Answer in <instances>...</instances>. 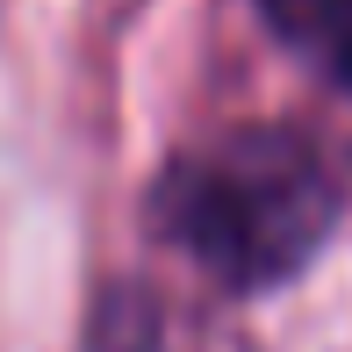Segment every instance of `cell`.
Segmentation results:
<instances>
[{
    "label": "cell",
    "mask_w": 352,
    "mask_h": 352,
    "mask_svg": "<svg viewBox=\"0 0 352 352\" xmlns=\"http://www.w3.org/2000/svg\"><path fill=\"white\" fill-rule=\"evenodd\" d=\"M151 230L230 295H266L324 252L345 180L324 144L287 122H245L180 151L151 180Z\"/></svg>",
    "instance_id": "6da1fadb"
},
{
    "label": "cell",
    "mask_w": 352,
    "mask_h": 352,
    "mask_svg": "<svg viewBox=\"0 0 352 352\" xmlns=\"http://www.w3.org/2000/svg\"><path fill=\"white\" fill-rule=\"evenodd\" d=\"M259 14L295 58L352 94V0H259Z\"/></svg>",
    "instance_id": "7a4b0ae2"
},
{
    "label": "cell",
    "mask_w": 352,
    "mask_h": 352,
    "mask_svg": "<svg viewBox=\"0 0 352 352\" xmlns=\"http://www.w3.org/2000/svg\"><path fill=\"white\" fill-rule=\"evenodd\" d=\"M158 345H166V316L151 287H101L87 316V352H158Z\"/></svg>",
    "instance_id": "3957f363"
}]
</instances>
